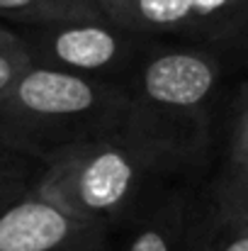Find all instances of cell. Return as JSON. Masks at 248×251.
<instances>
[{"label":"cell","mask_w":248,"mask_h":251,"mask_svg":"<svg viewBox=\"0 0 248 251\" xmlns=\"http://www.w3.org/2000/svg\"><path fill=\"white\" fill-rule=\"evenodd\" d=\"M107 234L78 222L37 188L0 212V251H107Z\"/></svg>","instance_id":"cell-6"},{"label":"cell","mask_w":248,"mask_h":251,"mask_svg":"<svg viewBox=\"0 0 248 251\" xmlns=\"http://www.w3.org/2000/svg\"><path fill=\"white\" fill-rule=\"evenodd\" d=\"M192 251H248V176H217L207 210L195 215Z\"/></svg>","instance_id":"cell-7"},{"label":"cell","mask_w":248,"mask_h":251,"mask_svg":"<svg viewBox=\"0 0 248 251\" xmlns=\"http://www.w3.org/2000/svg\"><path fill=\"white\" fill-rule=\"evenodd\" d=\"M17 154H10V159H0V212L20 200L24 193H29L37 185L39 176H32L20 161H15Z\"/></svg>","instance_id":"cell-12"},{"label":"cell","mask_w":248,"mask_h":251,"mask_svg":"<svg viewBox=\"0 0 248 251\" xmlns=\"http://www.w3.org/2000/svg\"><path fill=\"white\" fill-rule=\"evenodd\" d=\"M102 15L144 37H175L224 64H248V0H95Z\"/></svg>","instance_id":"cell-4"},{"label":"cell","mask_w":248,"mask_h":251,"mask_svg":"<svg viewBox=\"0 0 248 251\" xmlns=\"http://www.w3.org/2000/svg\"><path fill=\"white\" fill-rule=\"evenodd\" d=\"M222 173L229 176H248V85L236 100L231 129H229V144H226V159Z\"/></svg>","instance_id":"cell-10"},{"label":"cell","mask_w":248,"mask_h":251,"mask_svg":"<svg viewBox=\"0 0 248 251\" xmlns=\"http://www.w3.org/2000/svg\"><path fill=\"white\" fill-rule=\"evenodd\" d=\"M187 166L165 144L124 125L54 156L34 188L78 222L112 232L146 207L163 178Z\"/></svg>","instance_id":"cell-1"},{"label":"cell","mask_w":248,"mask_h":251,"mask_svg":"<svg viewBox=\"0 0 248 251\" xmlns=\"http://www.w3.org/2000/svg\"><path fill=\"white\" fill-rule=\"evenodd\" d=\"M195 215L180 193H168L144 207L122 244V251H192Z\"/></svg>","instance_id":"cell-8"},{"label":"cell","mask_w":248,"mask_h":251,"mask_svg":"<svg viewBox=\"0 0 248 251\" xmlns=\"http://www.w3.org/2000/svg\"><path fill=\"white\" fill-rule=\"evenodd\" d=\"M0 17L22 27H49L76 20H102L95 0H0Z\"/></svg>","instance_id":"cell-9"},{"label":"cell","mask_w":248,"mask_h":251,"mask_svg":"<svg viewBox=\"0 0 248 251\" xmlns=\"http://www.w3.org/2000/svg\"><path fill=\"white\" fill-rule=\"evenodd\" d=\"M17 37L32 66L122 85L129 81L154 42V37L124 29L107 17L24 27Z\"/></svg>","instance_id":"cell-5"},{"label":"cell","mask_w":248,"mask_h":251,"mask_svg":"<svg viewBox=\"0 0 248 251\" xmlns=\"http://www.w3.org/2000/svg\"><path fill=\"white\" fill-rule=\"evenodd\" d=\"M224 61L192 44L154 47L124 83L127 125L182 156L200 161L209 134V105L222 83Z\"/></svg>","instance_id":"cell-3"},{"label":"cell","mask_w":248,"mask_h":251,"mask_svg":"<svg viewBox=\"0 0 248 251\" xmlns=\"http://www.w3.org/2000/svg\"><path fill=\"white\" fill-rule=\"evenodd\" d=\"M29 56L20 44L17 32L0 27V98L10 90V85L15 83L27 69H29Z\"/></svg>","instance_id":"cell-11"},{"label":"cell","mask_w":248,"mask_h":251,"mask_svg":"<svg viewBox=\"0 0 248 251\" xmlns=\"http://www.w3.org/2000/svg\"><path fill=\"white\" fill-rule=\"evenodd\" d=\"M127 117L122 83L29 66L0 98V147L49 164L71 147L122 129Z\"/></svg>","instance_id":"cell-2"}]
</instances>
